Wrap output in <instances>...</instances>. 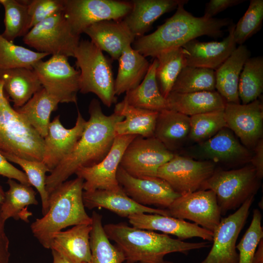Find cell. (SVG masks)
<instances>
[{"label": "cell", "mask_w": 263, "mask_h": 263, "mask_svg": "<svg viewBox=\"0 0 263 263\" xmlns=\"http://www.w3.org/2000/svg\"><path fill=\"white\" fill-rule=\"evenodd\" d=\"M89 113L90 118L80 139L69 154L46 177V188L49 195L79 168L93 166L100 162L111 149L115 137V125L123 117L114 113L106 115L99 100L95 98L90 103Z\"/></svg>", "instance_id": "6da1fadb"}, {"label": "cell", "mask_w": 263, "mask_h": 263, "mask_svg": "<svg viewBox=\"0 0 263 263\" xmlns=\"http://www.w3.org/2000/svg\"><path fill=\"white\" fill-rule=\"evenodd\" d=\"M188 1L183 0L174 14L154 32L136 38L132 44V48L145 57L155 58L165 51L182 47L200 36L221 37L224 34L223 28L231 23L230 19L195 17L184 8Z\"/></svg>", "instance_id": "7a4b0ae2"}, {"label": "cell", "mask_w": 263, "mask_h": 263, "mask_svg": "<svg viewBox=\"0 0 263 263\" xmlns=\"http://www.w3.org/2000/svg\"><path fill=\"white\" fill-rule=\"evenodd\" d=\"M103 227L109 239L114 242L123 252L125 261L129 262L162 263L168 254L187 255L191 250L209 246L207 242H186L124 223L106 224Z\"/></svg>", "instance_id": "3957f363"}, {"label": "cell", "mask_w": 263, "mask_h": 263, "mask_svg": "<svg viewBox=\"0 0 263 263\" xmlns=\"http://www.w3.org/2000/svg\"><path fill=\"white\" fill-rule=\"evenodd\" d=\"M84 180L78 177L66 181L49 195V208L30 227L34 237L45 248L50 249L54 234L71 225L92 224L83 200Z\"/></svg>", "instance_id": "277c9868"}, {"label": "cell", "mask_w": 263, "mask_h": 263, "mask_svg": "<svg viewBox=\"0 0 263 263\" xmlns=\"http://www.w3.org/2000/svg\"><path fill=\"white\" fill-rule=\"evenodd\" d=\"M0 152L42 161L44 139L10 105L0 80Z\"/></svg>", "instance_id": "5b68a950"}, {"label": "cell", "mask_w": 263, "mask_h": 263, "mask_svg": "<svg viewBox=\"0 0 263 263\" xmlns=\"http://www.w3.org/2000/svg\"><path fill=\"white\" fill-rule=\"evenodd\" d=\"M79 69V92L93 93L108 107L115 103L114 79L111 60L90 40L81 39L74 55Z\"/></svg>", "instance_id": "8992f818"}, {"label": "cell", "mask_w": 263, "mask_h": 263, "mask_svg": "<svg viewBox=\"0 0 263 263\" xmlns=\"http://www.w3.org/2000/svg\"><path fill=\"white\" fill-rule=\"evenodd\" d=\"M261 185L254 168L223 170L215 169L201 189H210L216 195L221 215L239 208L249 198L255 195Z\"/></svg>", "instance_id": "52a82bcc"}, {"label": "cell", "mask_w": 263, "mask_h": 263, "mask_svg": "<svg viewBox=\"0 0 263 263\" xmlns=\"http://www.w3.org/2000/svg\"><path fill=\"white\" fill-rule=\"evenodd\" d=\"M37 52L49 55L74 57L80 36L73 33L63 13L54 15L36 24L22 38Z\"/></svg>", "instance_id": "ba28073f"}, {"label": "cell", "mask_w": 263, "mask_h": 263, "mask_svg": "<svg viewBox=\"0 0 263 263\" xmlns=\"http://www.w3.org/2000/svg\"><path fill=\"white\" fill-rule=\"evenodd\" d=\"M63 15L73 33L80 36L92 24L122 20L131 11V1L64 0Z\"/></svg>", "instance_id": "9c48e42d"}, {"label": "cell", "mask_w": 263, "mask_h": 263, "mask_svg": "<svg viewBox=\"0 0 263 263\" xmlns=\"http://www.w3.org/2000/svg\"><path fill=\"white\" fill-rule=\"evenodd\" d=\"M68 58L53 55L46 61L38 62L33 70L42 87L59 103L76 104L80 72L71 65Z\"/></svg>", "instance_id": "30bf717a"}, {"label": "cell", "mask_w": 263, "mask_h": 263, "mask_svg": "<svg viewBox=\"0 0 263 263\" xmlns=\"http://www.w3.org/2000/svg\"><path fill=\"white\" fill-rule=\"evenodd\" d=\"M175 153L155 137H135L126 148L120 167L137 178L156 176L159 168Z\"/></svg>", "instance_id": "8fae6325"}, {"label": "cell", "mask_w": 263, "mask_h": 263, "mask_svg": "<svg viewBox=\"0 0 263 263\" xmlns=\"http://www.w3.org/2000/svg\"><path fill=\"white\" fill-rule=\"evenodd\" d=\"M215 169V164L212 161L196 160L175 154L159 168L156 176L165 180L181 195L201 190Z\"/></svg>", "instance_id": "7c38bea8"}, {"label": "cell", "mask_w": 263, "mask_h": 263, "mask_svg": "<svg viewBox=\"0 0 263 263\" xmlns=\"http://www.w3.org/2000/svg\"><path fill=\"white\" fill-rule=\"evenodd\" d=\"M254 196L249 198L235 212L221 218L213 232V244L200 263H238L236 242L249 214Z\"/></svg>", "instance_id": "4fadbf2b"}, {"label": "cell", "mask_w": 263, "mask_h": 263, "mask_svg": "<svg viewBox=\"0 0 263 263\" xmlns=\"http://www.w3.org/2000/svg\"><path fill=\"white\" fill-rule=\"evenodd\" d=\"M167 210L169 216L190 220L212 232L222 218L216 195L210 189L181 195Z\"/></svg>", "instance_id": "5bb4252c"}, {"label": "cell", "mask_w": 263, "mask_h": 263, "mask_svg": "<svg viewBox=\"0 0 263 263\" xmlns=\"http://www.w3.org/2000/svg\"><path fill=\"white\" fill-rule=\"evenodd\" d=\"M136 135L115 136L108 153L99 163L91 167L79 168L75 174L84 180L83 190H116L120 188L116 177L124 152Z\"/></svg>", "instance_id": "9a60e30c"}, {"label": "cell", "mask_w": 263, "mask_h": 263, "mask_svg": "<svg viewBox=\"0 0 263 263\" xmlns=\"http://www.w3.org/2000/svg\"><path fill=\"white\" fill-rule=\"evenodd\" d=\"M116 177L127 195L143 206L154 205L167 208L181 195L165 180L157 176L135 177L119 166Z\"/></svg>", "instance_id": "2e32d148"}, {"label": "cell", "mask_w": 263, "mask_h": 263, "mask_svg": "<svg viewBox=\"0 0 263 263\" xmlns=\"http://www.w3.org/2000/svg\"><path fill=\"white\" fill-rule=\"evenodd\" d=\"M224 116L227 128L248 149L263 138V108L257 99L246 104L226 103Z\"/></svg>", "instance_id": "e0dca14e"}, {"label": "cell", "mask_w": 263, "mask_h": 263, "mask_svg": "<svg viewBox=\"0 0 263 263\" xmlns=\"http://www.w3.org/2000/svg\"><path fill=\"white\" fill-rule=\"evenodd\" d=\"M59 115L50 122L47 135L44 139V154L42 162L50 172L64 159L80 139L87 121L79 111L75 125L65 128L60 121Z\"/></svg>", "instance_id": "ac0fdd59"}, {"label": "cell", "mask_w": 263, "mask_h": 263, "mask_svg": "<svg viewBox=\"0 0 263 263\" xmlns=\"http://www.w3.org/2000/svg\"><path fill=\"white\" fill-rule=\"evenodd\" d=\"M235 25L231 22L228 36L221 41L201 42L194 39L183 45L187 52L186 66L216 70L237 48L233 37Z\"/></svg>", "instance_id": "d6986e66"}, {"label": "cell", "mask_w": 263, "mask_h": 263, "mask_svg": "<svg viewBox=\"0 0 263 263\" xmlns=\"http://www.w3.org/2000/svg\"><path fill=\"white\" fill-rule=\"evenodd\" d=\"M128 218L132 226L145 230L160 231L165 234L175 236L181 240L198 237L206 241H212V232L184 220L169 216L144 213L134 214Z\"/></svg>", "instance_id": "ffe728a7"}, {"label": "cell", "mask_w": 263, "mask_h": 263, "mask_svg": "<svg viewBox=\"0 0 263 263\" xmlns=\"http://www.w3.org/2000/svg\"><path fill=\"white\" fill-rule=\"evenodd\" d=\"M199 154L214 163L243 164L250 162L252 156L228 128H225L209 139L199 143Z\"/></svg>", "instance_id": "44dd1931"}, {"label": "cell", "mask_w": 263, "mask_h": 263, "mask_svg": "<svg viewBox=\"0 0 263 263\" xmlns=\"http://www.w3.org/2000/svg\"><path fill=\"white\" fill-rule=\"evenodd\" d=\"M83 200L85 207L89 209L104 208L122 217L142 213L169 216L167 209L154 208L137 203L127 195L121 187L116 190L84 191Z\"/></svg>", "instance_id": "7402d4cb"}, {"label": "cell", "mask_w": 263, "mask_h": 263, "mask_svg": "<svg viewBox=\"0 0 263 263\" xmlns=\"http://www.w3.org/2000/svg\"><path fill=\"white\" fill-rule=\"evenodd\" d=\"M83 33L102 52H107L113 60H117L124 49L132 45L136 37L123 20H106L94 23Z\"/></svg>", "instance_id": "603a6c76"}, {"label": "cell", "mask_w": 263, "mask_h": 263, "mask_svg": "<svg viewBox=\"0 0 263 263\" xmlns=\"http://www.w3.org/2000/svg\"><path fill=\"white\" fill-rule=\"evenodd\" d=\"M92 224L74 226L53 236L50 249L63 256L70 263H88L91 259L90 234Z\"/></svg>", "instance_id": "cb8c5ba5"}, {"label": "cell", "mask_w": 263, "mask_h": 263, "mask_svg": "<svg viewBox=\"0 0 263 263\" xmlns=\"http://www.w3.org/2000/svg\"><path fill=\"white\" fill-rule=\"evenodd\" d=\"M251 53L244 45H240L215 70V89L226 103L239 104L238 85L241 73Z\"/></svg>", "instance_id": "d4e9b609"}, {"label": "cell", "mask_w": 263, "mask_h": 263, "mask_svg": "<svg viewBox=\"0 0 263 263\" xmlns=\"http://www.w3.org/2000/svg\"><path fill=\"white\" fill-rule=\"evenodd\" d=\"M183 0H133L129 13L123 19L136 38L145 35L163 14L176 9Z\"/></svg>", "instance_id": "484cf974"}, {"label": "cell", "mask_w": 263, "mask_h": 263, "mask_svg": "<svg viewBox=\"0 0 263 263\" xmlns=\"http://www.w3.org/2000/svg\"><path fill=\"white\" fill-rule=\"evenodd\" d=\"M114 113L123 117L114 126L115 136L133 135L148 138L154 136L159 112L129 104L124 99L115 104Z\"/></svg>", "instance_id": "4316f807"}, {"label": "cell", "mask_w": 263, "mask_h": 263, "mask_svg": "<svg viewBox=\"0 0 263 263\" xmlns=\"http://www.w3.org/2000/svg\"><path fill=\"white\" fill-rule=\"evenodd\" d=\"M3 91L14 103L15 109L24 105L43 87L33 69L17 68L0 70Z\"/></svg>", "instance_id": "83f0119b"}, {"label": "cell", "mask_w": 263, "mask_h": 263, "mask_svg": "<svg viewBox=\"0 0 263 263\" xmlns=\"http://www.w3.org/2000/svg\"><path fill=\"white\" fill-rule=\"evenodd\" d=\"M166 100L168 109L172 110L188 116L224 110L226 102L215 91L190 93L170 92Z\"/></svg>", "instance_id": "f1b7e54d"}, {"label": "cell", "mask_w": 263, "mask_h": 263, "mask_svg": "<svg viewBox=\"0 0 263 263\" xmlns=\"http://www.w3.org/2000/svg\"><path fill=\"white\" fill-rule=\"evenodd\" d=\"M114 80V93L118 96L137 87L145 77L150 64L145 57L129 45L123 51Z\"/></svg>", "instance_id": "f546056e"}, {"label": "cell", "mask_w": 263, "mask_h": 263, "mask_svg": "<svg viewBox=\"0 0 263 263\" xmlns=\"http://www.w3.org/2000/svg\"><path fill=\"white\" fill-rule=\"evenodd\" d=\"M190 131L189 116L177 111L166 109L159 112L154 137L171 151L178 149Z\"/></svg>", "instance_id": "4dcf8cb0"}, {"label": "cell", "mask_w": 263, "mask_h": 263, "mask_svg": "<svg viewBox=\"0 0 263 263\" xmlns=\"http://www.w3.org/2000/svg\"><path fill=\"white\" fill-rule=\"evenodd\" d=\"M157 60L154 58L140 84L126 93L124 99L135 107L160 112L168 109L166 98L161 94L156 78Z\"/></svg>", "instance_id": "1f68e13d"}, {"label": "cell", "mask_w": 263, "mask_h": 263, "mask_svg": "<svg viewBox=\"0 0 263 263\" xmlns=\"http://www.w3.org/2000/svg\"><path fill=\"white\" fill-rule=\"evenodd\" d=\"M9 188L5 192L0 210L3 218L6 221L12 218L16 220H21L28 223L29 218L33 213L27 210L29 205H37L36 192L31 186L8 179L7 182Z\"/></svg>", "instance_id": "d6a6232c"}, {"label": "cell", "mask_w": 263, "mask_h": 263, "mask_svg": "<svg viewBox=\"0 0 263 263\" xmlns=\"http://www.w3.org/2000/svg\"><path fill=\"white\" fill-rule=\"evenodd\" d=\"M58 101L42 88L22 107L15 109L44 138L47 133L51 113Z\"/></svg>", "instance_id": "836d02e7"}, {"label": "cell", "mask_w": 263, "mask_h": 263, "mask_svg": "<svg viewBox=\"0 0 263 263\" xmlns=\"http://www.w3.org/2000/svg\"><path fill=\"white\" fill-rule=\"evenodd\" d=\"M91 218V259L88 263H123L126 261L125 256L116 245L110 242L104 229L102 215L94 211Z\"/></svg>", "instance_id": "e575fe53"}, {"label": "cell", "mask_w": 263, "mask_h": 263, "mask_svg": "<svg viewBox=\"0 0 263 263\" xmlns=\"http://www.w3.org/2000/svg\"><path fill=\"white\" fill-rule=\"evenodd\" d=\"M187 51L178 47L165 51L155 58L157 60L156 78L160 91L166 98L182 69L186 66Z\"/></svg>", "instance_id": "d590c367"}, {"label": "cell", "mask_w": 263, "mask_h": 263, "mask_svg": "<svg viewBox=\"0 0 263 263\" xmlns=\"http://www.w3.org/2000/svg\"><path fill=\"white\" fill-rule=\"evenodd\" d=\"M263 91V57H250L241 73L238 85L240 100L246 104L258 98Z\"/></svg>", "instance_id": "8d00e7d4"}, {"label": "cell", "mask_w": 263, "mask_h": 263, "mask_svg": "<svg viewBox=\"0 0 263 263\" xmlns=\"http://www.w3.org/2000/svg\"><path fill=\"white\" fill-rule=\"evenodd\" d=\"M4 9V30L1 34L7 40L14 42L16 38L23 37L30 30V18L24 0H0Z\"/></svg>", "instance_id": "74e56055"}, {"label": "cell", "mask_w": 263, "mask_h": 263, "mask_svg": "<svg viewBox=\"0 0 263 263\" xmlns=\"http://www.w3.org/2000/svg\"><path fill=\"white\" fill-rule=\"evenodd\" d=\"M215 89L214 70L186 66L178 75L171 92L190 93L201 91H214Z\"/></svg>", "instance_id": "f35d334b"}, {"label": "cell", "mask_w": 263, "mask_h": 263, "mask_svg": "<svg viewBox=\"0 0 263 263\" xmlns=\"http://www.w3.org/2000/svg\"><path fill=\"white\" fill-rule=\"evenodd\" d=\"M48 56L15 44L0 33V70L22 67L33 69L38 62Z\"/></svg>", "instance_id": "ab89813d"}, {"label": "cell", "mask_w": 263, "mask_h": 263, "mask_svg": "<svg viewBox=\"0 0 263 263\" xmlns=\"http://www.w3.org/2000/svg\"><path fill=\"white\" fill-rule=\"evenodd\" d=\"M9 162L19 165L24 171L31 186L38 192L41 201L42 213L45 215L49 208V194L46 188V173L50 169L42 161H31L0 152Z\"/></svg>", "instance_id": "60d3db41"}, {"label": "cell", "mask_w": 263, "mask_h": 263, "mask_svg": "<svg viewBox=\"0 0 263 263\" xmlns=\"http://www.w3.org/2000/svg\"><path fill=\"white\" fill-rule=\"evenodd\" d=\"M224 111L209 112L190 116L189 138L199 143L211 137L223 128H227Z\"/></svg>", "instance_id": "b9f144b4"}, {"label": "cell", "mask_w": 263, "mask_h": 263, "mask_svg": "<svg viewBox=\"0 0 263 263\" xmlns=\"http://www.w3.org/2000/svg\"><path fill=\"white\" fill-rule=\"evenodd\" d=\"M263 20V0H251L244 16L235 25L234 40L242 45L261 28Z\"/></svg>", "instance_id": "7bdbcfd3"}, {"label": "cell", "mask_w": 263, "mask_h": 263, "mask_svg": "<svg viewBox=\"0 0 263 263\" xmlns=\"http://www.w3.org/2000/svg\"><path fill=\"white\" fill-rule=\"evenodd\" d=\"M262 217L260 211L255 209L249 226L236 246L239 251L238 263H252L258 244L263 239Z\"/></svg>", "instance_id": "ee69618b"}, {"label": "cell", "mask_w": 263, "mask_h": 263, "mask_svg": "<svg viewBox=\"0 0 263 263\" xmlns=\"http://www.w3.org/2000/svg\"><path fill=\"white\" fill-rule=\"evenodd\" d=\"M30 18V28L64 10V0H24Z\"/></svg>", "instance_id": "f6af8a7d"}, {"label": "cell", "mask_w": 263, "mask_h": 263, "mask_svg": "<svg viewBox=\"0 0 263 263\" xmlns=\"http://www.w3.org/2000/svg\"><path fill=\"white\" fill-rule=\"evenodd\" d=\"M0 175L31 186L25 173L14 167L0 152Z\"/></svg>", "instance_id": "bcb514c9"}, {"label": "cell", "mask_w": 263, "mask_h": 263, "mask_svg": "<svg viewBox=\"0 0 263 263\" xmlns=\"http://www.w3.org/2000/svg\"><path fill=\"white\" fill-rule=\"evenodd\" d=\"M245 0H210L206 4L204 17L213 18L228 8L239 5Z\"/></svg>", "instance_id": "7dc6e473"}, {"label": "cell", "mask_w": 263, "mask_h": 263, "mask_svg": "<svg viewBox=\"0 0 263 263\" xmlns=\"http://www.w3.org/2000/svg\"><path fill=\"white\" fill-rule=\"evenodd\" d=\"M6 221L3 218L0 205V263H9V240L5 231Z\"/></svg>", "instance_id": "c3c4849f"}, {"label": "cell", "mask_w": 263, "mask_h": 263, "mask_svg": "<svg viewBox=\"0 0 263 263\" xmlns=\"http://www.w3.org/2000/svg\"><path fill=\"white\" fill-rule=\"evenodd\" d=\"M250 162L254 168L257 177L261 180L263 177V139H260L254 148Z\"/></svg>", "instance_id": "681fc988"}, {"label": "cell", "mask_w": 263, "mask_h": 263, "mask_svg": "<svg viewBox=\"0 0 263 263\" xmlns=\"http://www.w3.org/2000/svg\"><path fill=\"white\" fill-rule=\"evenodd\" d=\"M252 263H263V239L258 244Z\"/></svg>", "instance_id": "f907efd6"}, {"label": "cell", "mask_w": 263, "mask_h": 263, "mask_svg": "<svg viewBox=\"0 0 263 263\" xmlns=\"http://www.w3.org/2000/svg\"><path fill=\"white\" fill-rule=\"evenodd\" d=\"M53 257V263H70L63 256L56 251L52 250Z\"/></svg>", "instance_id": "816d5d0a"}, {"label": "cell", "mask_w": 263, "mask_h": 263, "mask_svg": "<svg viewBox=\"0 0 263 263\" xmlns=\"http://www.w3.org/2000/svg\"><path fill=\"white\" fill-rule=\"evenodd\" d=\"M5 196V191H4L2 186L0 184V205L2 204L4 201Z\"/></svg>", "instance_id": "f5cc1de1"}, {"label": "cell", "mask_w": 263, "mask_h": 263, "mask_svg": "<svg viewBox=\"0 0 263 263\" xmlns=\"http://www.w3.org/2000/svg\"><path fill=\"white\" fill-rule=\"evenodd\" d=\"M123 263H132V262L125 261ZM162 263H174L171 261L164 260Z\"/></svg>", "instance_id": "db71d44e"}, {"label": "cell", "mask_w": 263, "mask_h": 263, "mask_svg": "<svg viewBox=\"0 0 263 263\" xmlns=\"http://www.w3.org/2000/svg\"><path fill=\"white\" fill-rule=\"evenodd\" d=\"M0 7H1V5H0Z\"/></svg>", "instance_id": "11a10c76"}]
</instances>
